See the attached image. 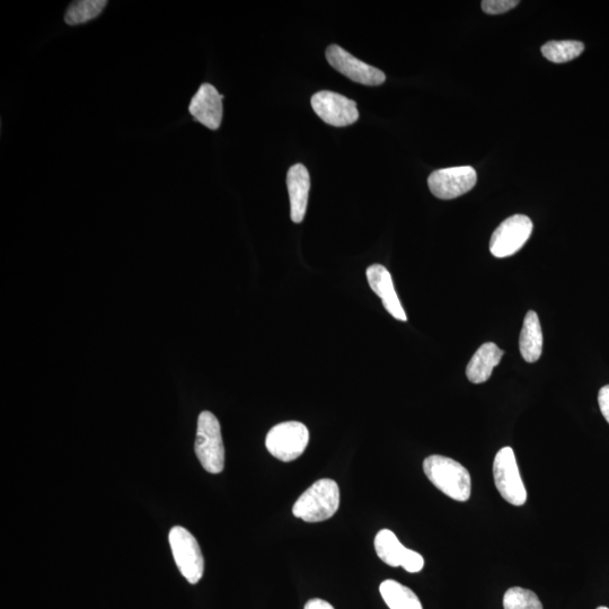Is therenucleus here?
Here are the masks:
<instances>
[{"label": "nucleus", "mask_w": 609, "mask_h": 609, "mask_svg": "<svg viewBox=\"0 0 609 609\" xmlns=\"http://www.w3.org/2000/svg\"><path fill=\"white\" fill-rule=\"evenodd\" d=\"M423 471L435 487L456 501L465 502L471 497V475L452 458L432 455L423 462Z\"/></svg>", "instance_id": "nucleus-1"}, {"label": "nucleus", "mask_w": 609, "mask_h": 609, "mask_svg": "<svg viewBox=\"0 0 609 609\" xmlns=\"http://www.w3.org/2000/svg\"><path fill=\"white\" fill-rule=\"evenodd\" d=\"M340 507V489L337 482L322 479L315 482L293 507V514L306 523H320L332 518Z\"/></svg>", "instance_id": "nucleus-2"}, {"label": "nucleus", "mask_w": 609, "mask_h": 609, "mask_svg": "<svg viewBox=\"0 0 609 609\" xmlns=\"http://www.w3.org/2000/svg\"><path fill=\"white\" fill-rule=\"evenodd\" d=\"M194 450L203 469L211 474H219L225 467V448L222 429L215 414L201 412L198 419L196 445Z\"/></svg>", "instance_id": "nucleus-3"}, {"label": "nucleus", "mask_w": 609, "mask_h": 609, "mask_svg": "<svg viewBox=\"0 0 609 609\" xmlns=\"http://www.w3.org/2000/svg\"><path fill=\"white\" fill-rule=\"evenodd\" d=\"M310 443V431L302 422L288 421L273 427L267 435L269 453L281 462H293L302 456Z\"/></svg>", "instance_id": "nucleus-4"}, {"label": "nucleus", "mask_w": 609, "mask_h": 609, "mask_svg": "<svg viewBox=\"0 0 609 609\" xmlns=\"http://www.w3.org/2000/svg\"><path fill=\"white\" fill-rule=\"evenodd\" d=\"M169 540L174 561L181 575L191 585L198 584L205 572V559L196 537L188 529L176 526L171 529Z\"/></svg>", "instance_id": "nucleus-5"}, {"label": "nucleus", "mask_w": 609, "mask_h": 609, "mask_svg": "<svg viewBox=\"0 0 609 609\" xmlns=\"http://www.w3.org/2000/svg\"><path fill=\"white\" fill-rule=\"evenodd\" d=\"M493 476L503 499L517 507L525 505L527 491L513 448L503 447L499 450L493 462Z\"/></svg>", "instance_id": "nucleus-6"}, {"label": "nucleus", "mask_w": 609, "mask_h": 609, "mask_svg": "<svg viewBox=\"0 0 609 609\" xmlns=\"http://www.w3.org/2000/svg\"><path fill=\"white\" fill-rule=\"evenodd\" d=\"M533 222L525 215H515L502 222L490 241L493 257L505 259L523 249L533 233Z\"/></svg>", "instance_id": "nucleus-7"}, {"label": "nucleus", "mask_w": 609, "mask_h": 609, "mask_svg": "<svg viewBox=\"0 0 609 609\" xmlns=\"http://www.w3.org/2000/svg\"><path fill=\"white\" fill-rule=\"evenodd\" d=\"M478 181L472 166L448 167L432 172L428 179L429 189L441 200H452L471 191Z\"/></svg>", "instance_id": "nucleus-8"}, {"label": "nucleus", "mask_w": 609, "mask_h": 609, "mask_svg": "<svg viewBox=\"0 0 609 609\" xmlns=\"http://www.w3.org/2000/svg\"><path fill=\"white\" fill-rule=\"evenodd\" d=\"M312 108L325 123L347 127L359 119L357 103L338 93L322 91L312 97Z\"/></svg>", "instance_id": "nucleus-9"}, {"label": "nucleus", "mask_w": 609, "mask_h": 609, "mask_svg": "<svg viewBox=\"0 0 609 609\" xmlns=\"http://www.w3.org/2000/svg\"><path fill=\"white\" fill-rule=\"evenodd\" d=\"M326 59L329 64L339 73L351 79V81L367 85L378 86L386 81V76L376 67L369 66L353 57L348 51L344 50L337 44H332L326 50Z\"/></svg>", "instance_id": "nucleus-10"}, {"label": "nucleus", "mask_w": 609, "mask_h": 609, "mask_svg": "<svg viewBox=\"0 0 609 609\" xmlns=\"http://www.w3.org/2000/svg\"><path fill=\"white\" fill-rule=\"evenodd\" d=\"M223 99L216 87L202 84L189 105L191 116L210 130H217L223 121Z\"/></svg>", "instance_id": "nucleus-11"}, {"label": "nucleus", "mask_w": 609, "mask_h": 609, "mask_svg": "<svg viewBox=\"0 0 609 609\" xmlns=\"http://www.w3.org/2000/svg\"><path fill=\"white\" fill-rule=\"evenodd\" d=\"M366 275L370 288L382 299L385 310L396 320L408 321L399 296L396 294L390 271L382 264H373L367 269Z\"/></svg>", "instance_id": "nucleus-12"}, {"label": "nucleus", "mask_w": 609, "mask_h": 609, "mask_svg": "<svg viewBox=\"0 0 609 609\" xmlns=\"http://www.w3.org/2000/svg\"><path fill=\"white\" fill-rule=\"evenodd\" d=\"M287 187L290 199V216L294 223H302L310 197V173L303 164L291 166L287 174Z\"/></svg>", "instance_id": "nucleus-13"}, {"label": "nucleus", "mask_w": 609, "mask_h": 609, "mask_svg": "<svg viewBox=\"0 0 609 609\" xmlns=\"http://www.w3.org/2000/svg\"><path fill=\"white\" fill-rule=\"evenodd\" d=\"M502 356L503 351L496 343H484L474 353L469 365H467L466 376L469 381L473 384H482L489 381L493 369L500 364Z\"/></svg>", "instance_id": "nucleus-14"}, {"label": "nucleus", "mask_w": 609, "mask_h": 609, "mask_svg": "<svg viewBox=\"0 0 609 609\" xmlns=\"http://www.w3.org/2000/svg\"><path fill=\"white\" fill-rule=\"evenodd\" d=\"M519 349L527 363H536L543 352V333L540 319L534 311L526 314L522 333H520Z\"/></svg>", "instance_id": "nucleus-15"}, {"label": "nucleus", "mask_w": 609, "mask_h": 609, "mask_svg": "<svg viewBox=\"0 0 609 609\" xmlns=\"http://www.w3.org/2000/svg\"><path fill=\"white\" fill-rule=\"evenodd\" d=\"M375 550L378 558L392 568L402 567L410 552L390 529L378 532L375 537Z\"/></svg>", "instance_id": "nucleus-16"}, {"label": "nucleus", "mask_w": 609, "mask_h": 609, "mask_svg": "<svg viewBox=\"0 0 609 609\" xmlns=\"http://www.w3.org/2000/svg\"><path fill=\"white\" fill-rule=\"evenodd\" d=\"M379 591L390 609H423L418 596L400 582L385 580Z\"/></svg>", "instance_id": "nucleus-17"}, {"label": "nucleus", "mask_w": 609, "mask_h": 609, "mask_svg": "<svg viewBox=\"0 0 609 609\" xmlns=\"http://www.w3.org/2000/svg\"><path fill=\"white\" fill-rule=\"evenodd\" d=\"M107 5V0H78L68 7L65 21L72 26L90 22L99 17Z\"/></svg>", "instance_id": "nucleus-18"}, {"label": "nucleus", "mask_w": 609, "mask_h": 609, "mask_svg": "<svg viewBox=\"0 0 609 609\" xmlns=\"http://www.w3.org/2000/svg\"><path fill=\"white\" fill-rule=\"evenodd\" d=\"M584 50L585 44L579 41H550L542 47V54L551 63L564 64L578 58Z\"/></svg>", "instance_id": "nucleus-19"}, {"label": "nucleus", "mask_w": 609, "mask_h": 609, "mask_svg": "<svg viewBox=\"0 0 609 609\" xmlns=\"http://www.w3.org/2000/svg\"><path fill=\"white\" fill-rule=\"evenodd\" d=\"M505 609H543L541 600L532 590L514 587L507 590L503 597Z\"/></svg>", "instance_id": "nucleus-20"}, {"label": "nucleus", "mask_w": 609, "mask_h": 609, "mask_svg": "<svg viewBox=\"0 0 609 609\" xmlns=\"http://www.w3.org/2000/svg\"><path fill=\"white\" fill-rule=\"evenodd\" d=\"M518 4V0H484L482 10L489 15H498L513 10Z\"/></svg>", "instance_id": "nucleus-21"}, {"label": "nucleus", "mask_w": 609, "mask_h": 609, "mask_svg": "<svg viewBox=\"0 0 609 609\" xmlns=\"http://www.w3.org/2000/svg\"><path fill=\"white\" fill-rule=\"evenodd\" d=\"M425 567V559L416 551L410 550L403 563L402 568L410 573L420 572Z\"/></svg>", "instance_id": "nucleus-22"}, {"label": "nucleus", "mask_w": 609, "mask_h": 609, "mask_svg": "<svg viewBox=\"0 0 609 609\" xmlns=\"http://www.w3.org/2000/svg\"><path fill=\"white\" fill-rule=\"evenodd\" d=\"M598 404L604 418L609 423V385L604 386L602 390L599 391Z\"/></svg>", "instance_id": "nucleus-23"}, {"label": "nucleus", "mask_w": 609, "mask_h": 609, "mask_svg": "<svg viewBox=\"0 0 609 609\" xmlns=\"http://www.w3.org/2000/svg\"><path fill=\"white\" fill-rule=\"evenodd\" d=\"M305 609H334V607L323 599L315 598L307 602Z\"/></svg>", "instance_id": "nucleus-24"}, {"label": "nucleus", "mask_w": 609, "mask_h": 609, "mask_svg": "<svg viewBox=\"0 0 609 609\" xmlns=\"http://www.w3.org/2000/svg\"><path fill=\"white\" fill-rule=\"evenodd\" d=\"M597 609H609V608L604 607V606H600V607H598Z\"/></svg>", "instance_id": "nucleus-25"}]
</instances>
